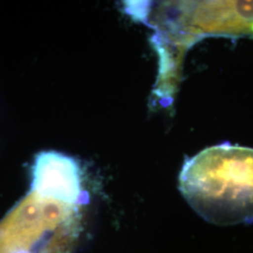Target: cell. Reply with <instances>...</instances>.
Segmentation results:
<instances>
[{
	"label": "cell",
	"instance_id": "cell-4",
	"mask_svg": "<svg viewBox=\"0 0 253 253\" xmlns=\"http://www.w3.org/2000/svg\"><path fill=\"white\" fill-rule=\"evenodd\" d=\"M32 191L72 207H80L87 200L79 164L72 157L55 151L37 156L32 170Z\"/></svg>",
	"mask_w": 253,
	"mask_h": 253
},
{
	"label": "cell",
	"instance_id": "cell-2",
	"mask_svg": "<svg viewBox=\"0 0 253 253\" xmlns=\"http://www.w3.org/2000/svg\"><path fill=\"white\" fill-rule=\"evenodd\" d=\"M78 208L31 190L0 221V253H71L80 232Z\"/></svg>",
	"mask_w": 253,
	"mask_h": 253
},
{
	"label": "cell",
	"instance_id": "cell-3",
	"mask_svg": "<svg viewBox=\"0 0 253 253\" xmlns=\"http://www.w3.org/2000/svg\"><path fill=\"white\" fill-rule=\"evenodd\" d=\"M174 20L169 29L192 37L253 36V1L172 2Z\"/></svg>",
	"mask_w": 253,
	"mask_h": 253
},
{
	"label": "cell",
	"instance_id": "cell-1",
	"mask_svg": "<svg viewBox=\"0 0 253 253\" xmlns=\"http://www.w3.org/2000/svg\"><path fill=\"white\" fill-rule=\"evenodd\" d=\"M179 190L210 223H253V148L224 143L204 149L184 163Z\"/></svg>",
	"mask_w": 253,
	"mask_h": 253
}]
</instances>
